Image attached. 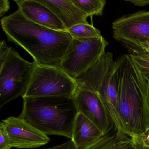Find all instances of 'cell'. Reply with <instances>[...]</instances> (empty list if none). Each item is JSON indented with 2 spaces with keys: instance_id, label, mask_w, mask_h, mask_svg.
<instances>
[{
  "instance_id": "obj_1",
  "label": "cell",
  "mask_w": 149,
  "mask_h": 149,
  "mask_svg": "<svg viewBox=\"0 0 149 149\" xmlns=\"http://www.w3.org/2000/svg\"><path fill=\"white\" fill-rule=\"evenodd\" d=\"M8 40L23 48L36 64L61 67L73 38L67 31H57L36 24L18 9L1 19Z\"/></svg>"
},
{
  "instance_id": "obj_2",
  "label": "cell",
  "mask_w": 149,
  "mask_h": 149,
  "mask_svg": "<svg viewBox=\"0 0 149 149\" xmlns=\"http://www.w3.org/2000/svg\"><path fill=\"white\" fill-rule=\"evenodd\" d=\"M118 112L130 137L149 128L148 83L129 54L115 61Z\"/></svg>"
},
{
  "instance_id": "obj_3",
  "label": "cell",
  "mask_w": 149,
  "mask_h": 149,
  "mask_svg": "<svg viewBox=\"0 0 149 149\" xmlns=\"http://www.w3.org/2000/svg\"><path fill=\"white\" fill-rule=\"evenodd\" d=\"M23 109L19 117L46 135L72 139L78 111L74 97H22Z\"/></svg>"
},
{
  "instance_id": "obj_4",
  "label": "cell",
  "mask_w": 149,
  "mask_h": 149,
  "mask_svg": "<svg viewBox=\"0 0 149 149\" xmlns=\"http://www.w3.org/2000/svg\"><path fill=\"white\" fill-rule=\"evenodd\" d=\"M115 61L112 53L105 52L95 65L74 81L77 88L97 93L115 128L127 134L118 112L114 77Z\"/></svg>"
},
{
  "instance_id": "obj_5",
  "label": "cell",
  "mask_w": 149,
  "mask_h": 149,
  "mask_svg": "<svg viewBox=\"0 0 149 149\" xmlns=\"http://www.w3.org/2000/svg\"><path fill=\"white\" fill-rule=\"evenodd\" d=\"M35 65L34 62L26 61L12 48L6 61L0 66V108L25 95Z\"/></svg>"
},
{
  "instance_id": "obj_6",
  "label": "cell",
  "mask_w": 149,
  "mask_h": 149,
  "mask_svg": "<svg viewBox=\"0 0 149 149\" xmlns=\"http://www.w3.org/2000/svg\"><path fill=\"white\" fill-rule=\"evenodd\" d=\"M35 63L30 84L22 97H74L76 84L61 67Z\"/></svg>"
},
{
  "instance_id": "obj_7",
  "label": "cell",
  "mask_w": 149,
  "mask_h": 149,
  "mask_svg": "<svg viewBox=\"0 0 149 149\" xmlns=\"http://www.w3.org/2000/svg\"><path fill=\"white\" fill-rule=\"evenodd\" d=\"M109 43L102 36L73 38L61 67L74 80L95 65L105 53Z\"/></svg>"
},
{
  "instance_id": "obj_8",
  "label": "cell",
  "mask_w": 149,
  "mask_h": 149,
  "mask_svg": "<svg viewBox=\"0 0 149 149\" xmlns=\"http://www.w3.org/2000/svg\"><path fill=\"white\" fill-rule=\"evenodd\" d=\"M13 147L32 149L47 144L50 139L46 134L19 117L2 120Z\"/></svg>"
},
{
  "instance_id": "obj_9",
  "label": "cell",
  "mask_w": 149,
  "mask_h": 149,
  "mask_svg": "<svg viewBox=\"0 0 149 149\" xmlns=\"http://www.w3.org/2000/svg\"><path fill=\"white\" fill-rule=\"evenodd\" d=\"M74 98L78 112L93 122L104 135L115 127L97 93L77 88Z\"/></svg>"
},
{
  "instance_id": "obj_10",
  "label": "cell",
  "mask_w": 149,
  "mask_h": 149,
  "mask_svg": "<svg viewBox=\"0 0 149 149\" xmlns=\"http://www.w3.org/2000/svg\"><path fill=\"white\" fill-rule=\"evenodd\" d=\"M113 38L139 41L149 38V11H139L120 17L112 24Z\"/></svg>"
},
{
  "instance_id": "obj_11",
  "label": "cell",
  "mask_w": 149,
  "mask_h": 149,
  "mask_svg": "<svg viewBox=\"0 0 149 149\" xmlns=\"http://www.w3.org/2000/svg\"><path fill=\"white\" fill-rule=\"evenodd\" d=\"M15 1L23 15L34 23L54 30L68 31L55 14L37 0H15Z\"/></svg>"
},
{
  "instance_id": "obj_12",
  "label": "cell",
  "mask_w": 149,
  "mask_h": 149,
  "mask_svg": "<svg viewBox=\"0 0 149 149\" xmlns=\"http://www.w3.org/2000/svg\"><path fill=\"white\" fill-rule=\"evenodd\" d=\"M51 10L59 18L67 30L80 24H89L88 16L71 0H37Z\"/></svg>"
},
{
  "instance_id": "obj_13",
  "label": "cell",
  "mask_w": 149,
  "mask_h": 149,
  "mask_svg": "<svg viewBox=\"0 0 149 149\" xmlns=\"http://www.w3.org/2000/svg\"><path fill=\"white\" fill-rule=\"evenodd\" d=\"M103 135L102 131L93 122L78 112L74 123L71 139L78 149L91 145Z\"/></svg>"
},
{
  "instance_id": "obj_14",
  "label": "cell",
  "mask_w": 149,
  "mask_h": 149,
  "mask_svg": "<svg viewBox=\"0 0 149 149\" xmlns=\"http://www.w3.org/2000/svg\"><path fill=\"white\" fill-rule=\"evenodd\" d=\"M81 149H133L130 136L114 127L94 143Z\"/></svg>"
},
{
  "instance_id": "obj_15",
  "label": "cell",
  "mask_w": 149,
  "mask_h": 149,
  "mask_svg": "<svg viewBox=\"0 0 149 149\" xmlns=\"http://www.w3.org/2000/svg\"><path fill=\"white\" fill-rule=\"evenodd\" d=\"M88 17L102 16L106 4L105 0H71Z\"/></svg>"
},
{
  "instance_id": "obj_16",
  "label": "cell",
  "mask_w": 149,
  "mask_h": 149,
  "mask_svg": "<svg viewBox=\"0 0 149 149\" xmlns=\"http://www.w3.org/2000/svg\"><path fill=\"white\" fill-rule=\"evenodd\" d=\"M68 31L73 38H96L102 36L101 31L92 24H78L68 29Z\"/></svg>"
},
{
  "instance_id": "obj_17",
  "label": "cell",
  "mask_w": 149,
  "mask_h": 149,
  "mask_svg": "<svg viewBox=\"0 0 149 149\" xmlns=\"http://www.w3.org/2000/svg\"><path fill=\"white\" fill-rule=\"evenodd\" d=\"M120 42L130 52V54H136L149 58V47L142 42L133 39L124 38H114Z\"/></svg>"
},
{
  "instance_id": "obj_18",
  "label": "cell",
  "mask_w": 149,
  "mask_h": 149,
  "mask_svg": "<svg viewBox=\"0 0 149 149\" xmlns=\"http://www.w3.org/2000/svg\"><path fill=\"white\" fill-rule=\"evenodd\" d=\"M133 149H149V128L130 137Z\"/></svg>"
},
{
  "instance_id": "obj_19",
  "label": "cell",
  "mask_w": 149,
  "mask_h": 149,
  "mask_svg": "<svg viewBox=\"0 0 149 149\" xmlns=\"http://www.w3.org/2000/svg\"><path fill=\"white\" fill-rule=\"evenodd\" d=\"M146 80L149 82V58L136 54H129Z\"/></svg>"
},
{
  "instance_id": "obj_20",
  "label": "cell",
  "mask_w": 149,
  "mask_h": 149,
  "mask_svg": "<svg viewBox=\"0 0 149 149\" xmlns=\"http://www.w3.org/2000/svg\"><path fill=\"white\" fill-rule=\"evenodd\" d=\"M13 148L9 137L3 123L0 124V149H11Z\"/></svg>"
},
{
  "instance_id": "obj_21",
  "label": "cell",
  "mask_w": 149,
  "mask_h": 149,
  "mask_svg": "<svg viewBox=\"0 0 149 149\" xmlns=\"http://www.w3.org/2000/svg\"><path fill=\"white\" fill-rule=\"evenodd\" d=\"M13 48L8 47L6 41L2 40L0 42V66L6 61L11 49Z\"/></svg>"
},
{
  "instance_id": "obj_22",
  "label": "cell",
  "mask_w": 149,
  "mask_h": 149,
  "mask_svg": "<svg viewBox=\"0 0 149 149\" xmlns=\"http://www.w3.org/2000/svg\"><path fill=\"white\" fill-rule=\"evenodd\" d=\"M42 149H79L76 147L72 140H69L66 143H63L61 144L56 146L54 147L50 148H46Z\"/></svg>"
},
{
  "instance_id": "obj_23",
  "label": "cell",
  "mask_w": 149,
  "mask_h": 149,
  "mask_svg": "<svg viewBox=\"0 0 149 149\" xmlns=\"http://www.w3.org/2000/svg\"><path fill=\"white\" fill-rule=\"evenodd\" d=\"M10 9V2L8 0H0V17L1 18Z\"/></svg>"
},
{
  "instance_id": "obj_24",
  "label": "cell",
  "mask_w": 149,
  "mask_h": 149,
  "mask_svg": "<svg viewBox=\"0 0 149 149\" xmlns=\"http://www.w3.org/2000/svg\"><path fill=\"white\" fill-rule=\"evenodd\" d=\"M125 1L132 3L134 6L139 7L149 5V0H126Z\"/></svg>"
},
{
  "instance_id": "obj_25",
  "label": "cell",
  "mask_w": 149,
  "mask_h": 149,
  "mask_svg": "<svg viewBox=\"0 0 149 149\" xmlns=\"http://www.w3.org/2000/svg\"><path fill=\"white\" fill-rule=\"evenodd\" d=\"M140 41L142 42L144 44H145L146 46H148V47H149V38L146 39L145 40Z\"/></svg>"
},
{
  "instance_id": "obj_26",
  "label": "cell",
  "mask_w": 149,
  "mask_h": 149,
  "mask_svg": "<svg viewBox=\"0 0 149 149\" xmlns=\"http://www.w3.org/2000/svg\"><path fill=\"white\" fill-rule=\"evenodd\" d=\"M148 83V101H149V82Z\"/></svg>"
}]
</instances>
